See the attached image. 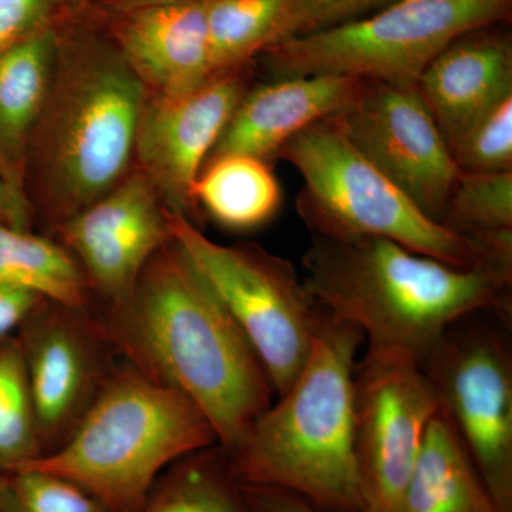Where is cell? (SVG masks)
<instances>
[{"instance_id":"83f0119b","label":"cell","mask_w":512,"mask_h":512,"mask_svg":"<svg viewBox=\"0 0 512 512\" xmlns=\"http://www.w3.org/2000/svg\"><path fill=\"white\" fill-rule=\"evenodd\" d=\"M393 2L396 0H291L276 30L274 45L365 18Z\"/></svg>"},{"instance_id":"30bf717a","label":"cell","mask_w":512,"mask_h":512,"mask_svg":"<svg viewBox=\"0 0 512 512\" xmlns=\"http://www.w3.org/2000/svg\"><path fill=\"white\" fill-rule=\"evenodd\" d=\"M353 389L363 512H399L439 397L412 357L373 350L356 366Z\"/></svg>"},{"instance_id":"7a4b0ae2","label":"cell","mask_w":512,"mask_h":512,"mask_svg":"<svg viewBox=\"0 0 512 512\" xmlns=\"http://www.w3.org/2000/svg\"><path fill=\"white\" fill-rule=\"evenodd\" d=\"M303 285L320 308L352 323L373 352L421 363L454 322L478 312L512 316V268L461 266L392 239L312 235Z\"/></svg>"},{"instance_id":"6da1fadb","label":"cell","mask_w":512,"mask_h":512,"mask_svg":"<svg viewBox=\"0 0 512 512\" xmlns=\"http://www.w3.org/2000/svg\"><path fill=\"white\" fill-rule=\"evenodd\" d=\"M96 318L121 360L200 407L225 450L272 404L261 359L174 239L148 261L126 301Z\"/></svg>"},{"instance_id":"d4e9b609","label":"cell","mask_w":512,"mask_h":512,"mask_svg":"<svg viewBox=\"0 0 512 512\" xmlns=\"http://www.w3.org/2000/svg\"><path fill=\"white\" fill-rule=\"evenodd\" d=\"M42 457L35 404L18 338L0 342V473Z\"/></svg>"},{"instance_id":"7402d4cb","label":"cell","mask_w":512,"mask_h":512,"mask_svg":"<svg viewBox=\"0 0 512 512\" xmlns=\"http://www.w3.org/2000/svg\"><path fill=\"white\" fill-rule=\"evenodd\" d=\"M0 284L20 286L49 301L90 308L92 295L79 262L53 239L0 224Z\"/></svg>"},{"instance_id":"cb8c5ba5","label":"cell","mask_w":512,"mask_h":512,"mask_svg":"<svg viewBox=\"0 0 512 512\" xmlns=\"http://www.w3.org/2000/svg\"><path fill=\"white\" fill-rule=\"evenodd\" d=\"M291 0H207L208 43L215 74L247 66L274 45Z\"/></svg>"},{"instance_id":"5b68a950","label":"cell","mask_w":512,"mask_h":512,"mask_svg":"<svg viewBox=\"0 0 512 512\" xmlns=\"http://www.w3.org/2000/svg\"><path fill=\"white\" fill-rule=\"evenodd\" d=\"M215 444L197 404L119 357L69 441L25 468L66 478L114 512H136L165 468Z\"/></svg>"},{"instance_id":"4fadbf2b","label":"cell","mask_w":512,"mask_h":512,"mask_svg":"<svg viewBox=\"0 0 512 512\" xmlns=\"http://www.w3.org/2000/svg\"><path fill=\"white\" fill-rule=\"evenodd\" d=\"M247 66L217 74L178 96L148 94L138 123L134 161L165 207L200 227L195 181L244 94Z\"/></svg>"},{"instance_id":"f546056e","label":"cell","mask_w":512,"mask_h":512,"mask_svg":"<svg viewBox=\"0 0 512 512\" xmlns=\"http://www.w3.org/2000/svg\"><path fill=\"white\" fill-rule=\"evenodd\" d=\"M46 298L30 289L0 284V342L12 338Z\"/></svg>"},{"instance_id":"d6a6232c","label":"cell","mask_w":512,"mask_h":512,"mask_svg":"<svg viewBox=\"0 0 512 512\" xmlns=\"http://www.w3.org/2000/svg\"><path fill=\"white\" fill-rule=\"evenodd\" d=\"M106 5L123 13L128 10L148 8V6L168 5V3L190 2V0H103Z\"/></svg>"},{"instance_id":"9a60e30c","label":"cell","mask_w":512,"mask_h":512,"mask_svg":"<svg viewBox=\"0 0 512 512\" xmlns=\"http://www.w3.org/2000/svg\"><path fill=\"white\" fill-rule=\"evenodd\" d=\"M367 82L362 77L318 74L284 77L248 89L207 163L231 154L271 163L293 136L348 109Z\"/></svg>"},{"instance_id":"1f68e13d","label":"cell","mask_w":512,"mask_h":512,"mask_svg":"<svg viewBox=\"0 0 512 512\" xmlns=\"http://www.w3.org/2000/svg\"><path fill=\"white\" fill-rule=\"evenodd\" d=\"M32 222L30 202L16 194L0 175V224L20 231H32Z\"/></svg>"},{"instance_id":"4dcf8cb0","label":"cell","mask_w":512,"mask_h":512,"mask_svg":"<svg viewBox=\"0 0 512 512\" xmlns=\"http://www.w3.org/2000/svg\"><path fill=\"white\" fill-rule=\"evenodd\" d=\"M244 488L255 512H325L281 488L258 485H244Z\"/></svg>"},{"instance_id":"4316f807","label":"cell","mask_w":512,"mask_h":512,"mask_svg":"<svg viewBox=\"0 0 512 512\" xmlns=\"http://www.w3.org/2000/svg\"><path fill=\"white\" fill-rule=\"evenodd\" d=\"M450 153L461 173L512 171V96L478 120Z\"/></svg>"},{"instance_id":"5bb4252c","label":"cell","mask_w":512,"mask_h":512,"mask_svg":"<svg viewBox=\"0 0 512 512\" xmlns=\"http://www.w3.org/2000/svg\"><path fill=\"white\" fill-rule=\"evenodd\" d=\"M103 306L126 301L148 261L173 241L170 211L140 171L56 229Z\"/></svg>"},{"instance_id":"f1b7e54d","label":"cell","mask_w":512,"mask_h":512,"mask_svg":"<svg viewBox=\"0 0 512 512\" xmlns=\"http://www.w3.org/2000/svg\"><path fill=\"white\" fill-rule=\"evenodd\" d=\"M76 0H0V53L23 40L56 32V23Z\"/></svg>"},{"instance_id":"3957f363","label":"cell","mask_w":512,"mask_h":512,"mask_svg":"<svg viewBox=\"0 0 512 512\" xmlns=\"http://www.w3.org/2000/svg\"><path fill=\"white\" fill-rule=\"evenodd\" d=\"M147 96L114 43L59 36L28 163L30 205L55 231L130 174Z\"/></svg>"},{"instance_id":"ba28073f","label":"cell","mask_w":512,"mask_h":512,"mask_svg":"<svg viewBox=\"0 0 512 512\" xmlns=\"http://www.w3.org/2000/svg\"><path fill=\"white\" fill-rule=\"evenodd\" d=\"M170 222L174 241L238 323L282 396L308 359L322 311L295 266L252 242L218 244L183 215L170 212Z\"/></svg>"},{"instance_id":"52a82bcc","label":"cell","mask_w":512,"mask_h":512,"mask_svg":"<svg viewBox=\"0 0 512 512\" xmlns=\"http://www.w3.org/2000/svg\"><path fill=\"white\" fill-rule=\"evenodd\" d=\"M512 0H396L375 13L265 49L266 67L284 77H362L416 86L434 57L474 30L510 18Z\"/></svg>"},{"instance_id":"ac0fdd59","label":"cell","mask_w":512,"mask_h":512,"mask_svg":"<svg viewBox=\"0 0 512 512\" xmlns=\"http://www.w3.org/2000/svg\"><path fill=\"white\" fill-rule=\"evenodd\" d=\"M57 40V32L40 33L0 53V175L28 201L30 143L52 79Z\"/></svg>"},{"instance_id":"9c48e42d","label":"cell","mask_w":512,"mask_h":512,"mask_svg":"<svg viewBox=\"0 0 512 512\" xmlns=\"http://www.w3.org/2000/svg\"><path fill=\"white\" fill-rule=\"evenodd\" d=\"M510 325L497 312L468 315L420 363L500 512H512Z\"/></svg>"},{"instance_id":"ffe728a7","label":"cell","mask_w":512,"mask_h":512,"mask_svg":"<svg viewBox=\"0 0 512 512\" xmlns=\"http://www.w3.org/2000/svg\"><path fill=\"white\" fill-rule=\"evenodd\" d=\"M192 195L201 214L231 231L261 227L274 217L282 201L271 165L239 154L208 161Z\"/></svg>"},{"instance_id":"44dd1931","label":"cell","mask_w":512,"mask_h":512,"mask_svg":"<svg viewBox=\"0 0 512 512\" xmlns=\"http://www.w3.org/2000/svg\"><path fill=\"white\" fill-rule=\"evenodd\" d=\"M136 512H255L220 444L165 468Z\"/></svg>"},{"instance_id":"2e32d148","label":"cell","mask_w":512,"mask_h":512,"mask_svg":"<svg viewBox=\"0 0 512 512\" xmlns=\"http://www.w3.org/2000/svg\"><path fill=\"white\" fill-rule=\"evenodd\" d=\"M114 45L153 96H178L212 77L207 0L121 13Z\"/></svg>"},{"instance_id":"277c9868","label":"cell","mask_w":512,"mask_h":512,"mask_svg":"<svg viewBox=\"0 0 512 512\" xmlns=\"http://www.w3.org/2000/svg\"><path fill=\"white\" fill-rule=\"evenodd\" d=\"M363 340L356 326L322 308L291 387L227 450L239 483L281 488L325 512H363L353 389Z\"/></svg>"},{"instance_id":"d6986e66","label":"cell","mask_w":512,"mask_h":512,"mask_svg":"<svg viewBox=\"0 0 512 512\" xmlns=\"http://www.w3.org/2000/svg\"><path fill=\"white\" fill-rule=\"evenodd\" d=\"M399 512H500L441 409L427 427Z\"/></svg>"},{"instance_id":"603a6c76","label":"cell","mask_w":512,"mask_h":512,"mask_svg":"<svg viewBox=\"0 0 512 512\" xmlns=\"http://www.w3.org/2000/svg\"><path fill=\"white\" fill-rule=\"evenodd\" d=\"M441 225L512 261V171L460 173Z\"/></svg>"},{"instance_id":"e0dca14e","label":"cell","mask_w":512,"mask_h":512,"mask_svg":"<svg viewBox=\"0 0 512 512\" xmlns=\"http://www.w3.org/2000/svg\"><path fill=\"white\" fill-rule=\"evenodd\" d=\"M474 30L434 57L416 87L448 148L512 96L510 36Z\"/></svg>"},{"instance_id":"8992f818","label":"cell","mask_w":512,"mask_h":512,"mask_svg":"<svg viewBox=\"0 0 512 512\" xmlns=\"http://www.w3.org/2000/svg\"><path fill=\"white\" fill-rule=\"evenodd\" d=\"M305 180L299 215L315 235L336 239H392L447 264L503 266L512 261L430 220L353 147L332 117L293 136L276 154Z\"/></svg>"},{"instance_id":"484cf974","label":"cell","mask_w":512,"mask_h":512,"mask_svg":"<svg viewBox=\"0 0 512 512\" xmlns=\"http://www.w3.org/2000/svg\"><path fill=\"white\" fill-rule=\"evenodd\" d=\"M0 512H114L66 478L22 468L0 473Z\"/></svg>"},{"instance_id":"8fae6325","label":"cell","mask_w":512,"mask_h":512,"mask_svg":"<svg viewBox=\"0 0 512 512\" xmlns=\"http://www.w3.org/2000/svg\"><path fill=\"white\" fill-rule=\"evenodd\" d=\"M16 338L28 370L42 457H46L73 436L119 356L90 308L49 299L23 322Z\"/></svg>"},{"instance_id":"7c38bea8","label":"cell","mask_w":512,"mask_h":512,"mask_svg":"<svg viewBox=\"0 0 512 512\" xmlns=\"http://www.w3.org/2000/svg\"><path fill=\"white\" fill-rule=\"evenodd\" d=\"M332 119L373 167L441 224L461 171L416 86L369 80Z\"/></svg>"}]
</instances>
